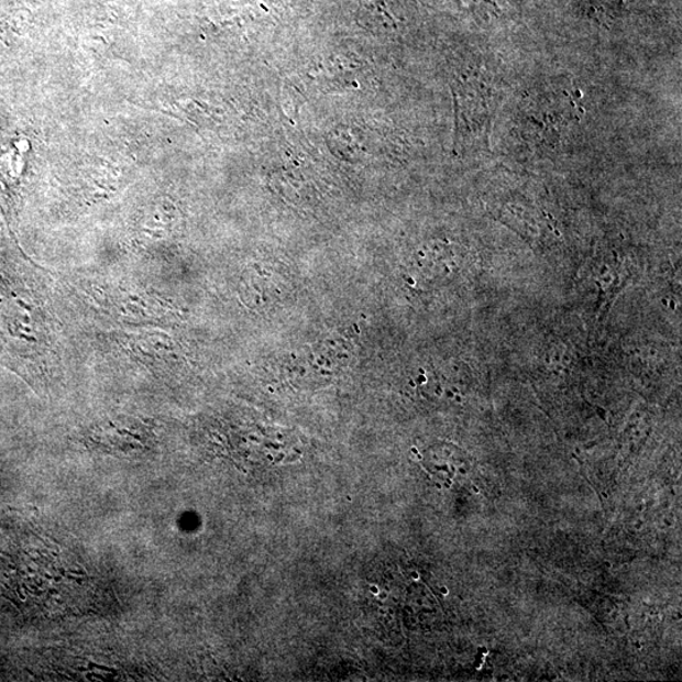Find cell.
Listing matches in <instances>:
<instances>
[{"mask_svg": "<svg viewBox=\"0 0 682 682\" xmlns=\"http://www.w3.org/2000/svg\"><path fill=\"white\" fill-rule=\"evenodd\" d=\"M424 466L435 480L450 488L468 480L473 460L457 447L438 443L426 450Z\"/></svg>", "mask_w": 682, "mask_h": 682, "instance_id": "1", "label": "cell"}, {"mask_svg": "<svg viewBox=\"0 0 682 682\" xmlns=\"http://www.w3.org/2000/svg\"><path fill=\"white\" fill-rule=\"evenodd\" d=\"M352 360V344L344 337L329 338L320 344L310 348L301 361L296 364L297 370L305 369V374H338ZM296 370V371H297Z\"/></svg>", "mask_w": 682, "mask_h": 682, "instance_id": "2", "label": "cell"}, {"mask_svg": "<svg viewBox=\"0 0 682 682\" xmlns=\"http://www.w3.org/2000/svg\"><path fill=\"white\" fill-rule=\"evenodd\" d=\"M453 255L440 246H430L417 253L409 268L415 284L432 285L450 275Z\"/></svg>", "mask_w": 682, "mask_h": 682, "instance_id": "3", "label": "cell"}, {"mask_svg": "<svg viewBox=\"0 0 682 682\" xmlns=\"http://www.w3.org/2000/svg\"><path fill=\"white\" fill-rule=\"evenodd\" d=\"M88 669L89 671H92V670L106 671L109 673H114V675H117L118 673V671L113 668L105 667V664H99V663H94V662L88 663Z\"/></svg>", "mask_w": 682, "mask_h": 682, "instance_id": "4", "label": "cell"}, {"mask_svg": "<svg viewBox=\"0 0 682 682\" xmlns=\"http://www.w3.org/2000/svg\"><path fill=\"white\" fill-rule=\"evenodd\" d=\"M68 573L74 575H85L84 571L81 570H68Z\"/></svg>", "mask_w": 682, "mask_h": 682, "instance_id": "5", "label": "cell"}, {"mask_svg": "<svg viewBox=\"0 0 682 682\" xmlns=\"http://www.w3.org/2000/svg\"><path fill=\"white\" fill-rule=\"evenodd\" d=\"M59 574H62V576L65 578V575L67 574V571L64 568H58Z\"/></svg>", "mask_w": 682, "mask_h": 682, "instance_id": "6", "label": "cell"}, {"mask_svg": "<svg viewBox=\"0 0 682 682\" xmlns=\"http://www.w3.org/2000/svg\"><path fill=\"white\" fill-rule=\"evenodd\" d=\"M63 578H64V576H62V575H59V576H54V582H55V583L62 582Z\"/></svg>", "mask_w": 682, "mask_h": 682, "instance_id": "7", "label": "cell"}, {"mask_svg": "<svg viewBox=\"0 0 682 682\" xmlns=\"http://www.w3.org/2000/svg\"><path fill=\"white\" fill-rule=\"evenodd\" d=\"M74 582L78 583L79 585H82V579H80V578H75Z\"/></svg>", "mask_w": 682, "mask_h": 682, "instance_id": "8", "label": "cell"}, {"mask_svg": "<svg viewBox=\"0 0 682 682\" xmlns=\"http://www.w3.org/2000/svg\"><path fill=\"white\" fill-rule=\"evenodd\" d=\"M65 578H67L68 580H73V582H74V579H75V576H73L72 574H68V575L66 574Z\"/></svg>", "mask_w": 682, "mask_h": 682, "instance_id": "9", "label": "cell"}, {"mask_svg": "<svg viewBox=\"0 0 682 682\" xmlns=\"http://www.w3.org/2000/svg\"><path fill=\"white\" fill-rule=\"evenodd\" d=\"M45 578H46L47 580H54V576H51L50 574H46V575H45Z\"/></svg>", "mask_w": 682, "mask_h": 682, "instance_id": "10", "label": "cell"}, {"mask_svg": "<svg viewBox=\"0 0 682 682\" xmlns=\"http://www.w3.org/2000/svg\"><path fill=\"white\" fill-rule=\"evenodd\" d=\"M50 593H53V594H55V593H56V594H57V591H55V590H50Z\"/></svg>", "mask_w": 682, "mask_h": 682, "instance_id": "11", "label": "cell"}]
</instances>
